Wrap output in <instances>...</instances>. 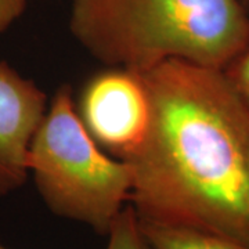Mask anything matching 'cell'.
I'll use <instances>...</instances> for the list:
<instances>
[{"mask_svg": "<svg viewBox=\"0 0 249 249\" xmlns=\"http://www.w3.org/2000/svg\"><path fill=\"white\" fill-rule=\"evenodd\" d=\"M151 124L132 168L142 222L249 247V107L222 70L181 60L142 72Z\"/></svg>", "mask_w": 249, "mask_h": 249, "instance_id": "cell-1", "label": "cell"}, {"mask_svg": "<svg viewBox=\"0 0 249 249\" xmlns=\"http://www.w3.org/2000/svg\"><path fill=\"white\" fill-rule=\"evenodd\" d=\"M70 31L103 65L137 72L169 60L224 70L249 47L238 0H72Z\"/></svg>", "mask_w": 249, "mask_h": 249, "instance_id": "cell-2", "label": "cell"}, {"mask_svg": "<svg viewBox=\"0 0 249 249\" xmlns=\"http://www.w3.org/2000/svg\"><path fill=\"white\" fill-rule=\"evenodd\" d=\"M28 170L52 213L103 237L129 204L132 168L91 139L76 114L70 85H61L49 100L29 145Z\"/></svg>", "mask_w": 249, "mask_h": 249, "instance_id": "cell-3", "label": "cell"}, {"mask_svg": "<svg viewBox=\"0 0 249 249\" xmlns=\"http://www.w3.org/2000/svg\"><path fill=\"white\" fill-rule=\"evenodd\" d=\"M73 101L88 133L111 157L129 160L142 148L151 124L142 72L104 65L82 83Z\"/></svg>", "mask_w": 249, "mask_h": 249, "instance_id": "cell-4", "label": "cell"}, {"mask_svg": "<svg viewBox=\"0 0 249 249\" xmlns=\"http://www.w3.org/2000/svg\"><path fill=\"white\" fill-rule=\"evenodd\" d=\"M47 104L37 83L0 61V199L29 178L28 151Z\"/></svg>", "mask_w": 249, "mask_h": 249, "instance_id": "cell-5", "label": "cell"}, {"mask_svg": "<svg viewBox=\"0 0 249 249\" xmlns=\"http://www.w3.org/2000/svg\"><path fill=\"white\" fill-rule=\"evenodd\" d=\"M140 224L154 249H249V247L245 245L202 232L160 226L142 220Z\"/></svg>", "mask_w": 249, "mask_h": 249, "instance_id": "cell-6", "label": "cell"}, {"mask_svg": "<svg viewBox=\"0 0 249 249\" xmlns=\"http://www.w3.org/2000/svg\"><path fill=\"white\" fill-rule=\"evenodd\" d=\"M106 249H154L142 231L139 216L127 204L112 222Z\"/></svg>", "mask_w": 249, "mask_h": 249, "instance_id": "cell-7", "label": "cell"}, {"mask_svg": "<svg viewBox=\"0 0 249 249\" xmlns=\"http://www.w3.org/2000/svg\"><path fill=\"white\" fill-rule=\"evenodd\" d=\"M222 71L249 107V47Z\"/></svg>", "mask_w": 249, "mask_h": 249, "instance_id": "cell-8", "label": "cell"}, {"mask_svg": "<svg viewBox=\"0 0 249 249\" xmlns=\"http://www.w3.org/2000/svg\"><path fill=\"white\" fill-rule=\"evenodd\" d=\"M27 9V0H0V35L6 32Z\"/></svg>", "mask_w": 249, "mask_h": 249, "instance_id": "cell-9", "label": "cell"}, {"mask_svg": "<svg viewBox=\"0 0 249 249\" xmlns=\"http://www.w3.org/2000/svg\"><path fill=\"white\" fill-rule=\"evenodd\" d=\"M241 3V6H242V9L245 11V14H247V17L249 19V0H238Z\"/></svg>", "mask_w": 249, "mask_h": 249, "instance_id": "cell-10", "label": "cell"}, {"mask_svg": "<svg viewBox=\"0 0 249 249\" xmlns=\"http://www.w3.org/2000/svg\"><path fill=\"white\" fill-rule=\"evenodd\" d=\"M0 249H13V248H10V247H7V245H4V244L1 242V240H0Z\"/></svg>", "mask_w": 249, "mask_h": 249, "instance_id": "cell-11", "label": "cell"}]
</instances>
